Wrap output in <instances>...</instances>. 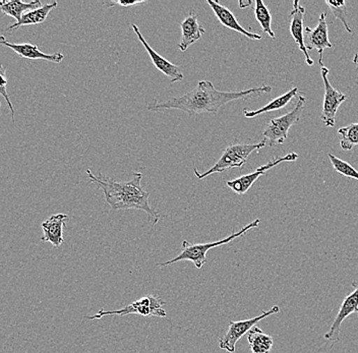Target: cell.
I'll return each instance as SVG.
<instances>
[{
	"label": "cell",
	"instance_id": "ac0fdd59",
	"mask_svg": "<svg viewBox=\"0 0 358 353\" xmlns=\"http://www.w3.org/2000/svg\"><path fill=\"white\" fill-rule=\"evenodd\" d=\"M57 2L55 1L52 2V3L44 4L42 8H37V10H31V12L26 13L22 15V19L20 20L19 22H15V23L10 24V26L6 29V31L13 32V31L17 30V29L21 28V27L43 24L44 22L46 21L47 17H48L51 10L57 8Z\"/></svg>",
	"mask_w": 358,
	"mask_h": 353
},
{
	"label": "cell",
	"instance_id": "7402d4cb",
	"mask_svg": "<svg viewBox=\"0 0 358 353\" xmlns=\"http://www.w3.org/2000/svg\"><path fill=\"white\" fill-rule=\"evenodd\" d=\"M255 17L261 24V28L268 37L275 39V33L272 30V15L268 12V8L263 0H257L256 6L254 8Z\"/></svg>",
	"mask_w": 358,
	"mask_h": 353
},
{
	"label": "cell",
	"instance_id": "cb8c5ba5",
	"mask_svg": "<svg viewBox=\"0 0 358 353\" xmlns=\"http://www.w3.org/2000/svg\"><path fill=\"white\" fill-rule=\"evenodd\" d=\"M327 6L330 8L331 12H332L333 15L336 19L339 20L342 24H343L344 28L347 32L352 34V29L349 26L348 20V10H347L346 2L345 1H332V0H326Z\"/></svg>",
	"mask_w": 358,
	"mask_h": 353
},
{
	"label": "cell",
	"instance_id": "9c48e42d",
	"mask_svg": "<svg viewBox=\"0 0 358 353\" xmlns=\"http://www.w3.org/2000/svg\"><path fill=\"white\" fill-rule=\"evenodd\" d=\"M299 159V154L292 153L287 154L283 157H276L274 159L268 161L267 164L257 168L256 171L252 173L245 174V175L241 176V178H235L234 180H228L226 185L229 187L231 191L239 196L248 193V189L252 187V185L259 180V176L265 175L266 173L273 167L277 166L280 163L283 162H293V161Z\"/></svg>",
	"mask_w": 358,
	"mask_h": 353
},
{
	"label": "cell",
	"instance_id": "e0dca14e",
	"mask_svg": "<svg viewBox=\"0 0 358 353\" xmlns=\"http://www.w3.org/2000/svg\"><path fill=\"white\" fill-rule=\"evenodd\" d=\"M181 41L178 44L179 50L185 52L189 46L196 43L203 37L206 30L199 23L198 17L194 10H190L189 15L180 23Z\"/></svg>",
	"mask_w": 358,
	"mask_h": 353
},
{
	"label": "cell",
	"instance_id": "83f0119b",
	"mask_svg": "<svg viewBox=\"0 0 358 353\" xmlns=\"http://www.w3.org/2000/svg\"><path fill=\"white\" fill-rule=\"evenodd\" d=\"M353 64H355V66H357V69H358V52L355 53V57H353L352 59Z\"/></svg>",
	"mask_w": 358,
	"mask_h": 353
},
{
	"label": "cell",
	"instance_id": "4fadbf2b",
	"mask_svg": "<svg viewBox=\"0 0 358 353\" xmlns=\"http://www.w3.org/2000/svg\"><path fill=\"white\" fill-rule=\"evenodd\" d=\"M304 15H306V8L301 6V2L293 1L292 10L290 13V34L292 36L293 40L295 43L299 47V50L303 53L306 57V62L308 66H313L315 62L312 57L308 55V48L306 46V41H304L303 33V21Z\"/></svg>",
	"mask_w": 358,
	"mask_h": 353
},
{
	"label": "cell",
	"instance_id": "44dd1931",
	"mask_svg": "<svg viewBox=\"0 0 358 353\" xmlns=\"http://www.w3.org/2000/svg\"><path fill=\"white\" fill-rule=\"evenodd\" d=\"M248 340L252 353H268L272 350L274 343L272 337L265 334L257 326L248 332Z\"/></svg>",
	"mask_w": 358,
	"mask_h": 353
},
{
	"label": "cell",
	"instance_id": "30bf717a",
	"mask_svg": "<svg viewBox=\"0 0 358 353\" xmlns=\"http://www.w3.org/2000/svg\"><path fill=\"white\" fill-rule=\"evenodd\" d=\"M306 46L308 50H317L320 55V64L324 66L323 57L324 49L333 48V44L329 40V27L327 23V13L320 17L319 23L315 29L306 28Z\"/></svg>",
	"mask_w": 358,
	"mask_h": 353
},
{
	"label": "cell",
	"instance_id": "7a4b0ae2",
	"mask_svg": "<svg viewBox=\"0 0 358 353\" xmlns=\"http://www.w3.org/2000/svg\"><path fill=\"white\" fill-rule=\"evenodd\" d=\"M86 173L90 182L103 192L105 201L114 211L141 210L148 214L152 225L157 224L160 220V213L150 205V194L143 189V173L141 172H134L133 178L127 182H116L101 171L95 175L87 169Z\"/></svg>",
	"mask_w": 358,
	"mask_h": 353
},
{
	"label": "cell",
	"instance_id": "4316f807",
	"mask_svg": "<svg viewBox=\"0 0 358 353\" xmlns=\"http://www.w3.org/2000/svg\"><path fill=\"white\" fill-rule=\"evenodd\" d=\"M145 2H147L145 0H142V1H125V0L118 1V0H111V1L105 2L104 6L107 8H111L114 6H122V8H131V6H141V4H144Z\"/></svg>",
	"mask_w": 358,
	"mask_h": 353
},
{
	"label": "cell",
	"instance_id": "7c38bea8",
	"mask_svg": "<svg viewBox=\"0 0 358 353\" xmlns=\"http://www.w3.org/2000/svg\"><path fill=\"white\" fill-rule=\"evenodd\" d=\"M352 286L355 288V291L351 292L349 296L344 298L339 312H338L337 316H336L334 322L331 326L330 331L324 334V339H327V340L339 341L340 328H341L344 319L348 318L353 312H358V282L355 281Z\"/></svg>",
	"mask_w": 358,
	"mask_h": 353
},
{
	"label": "cell",
	"instance_id": "f1b7e54d",
	"mask_svg": "<svg viewBox=\"0 0 358 353\" xmlns=\"http://www.w3.org/2000/svg\"><path fill=\"white\" fill-rule=\"evenodd\" d=\"M252 2H250V1H248V3H246V2H245V3H243V1L239 2V6H241V8H243V6H252Z\"/></svg>",
	"mask_w": 358,
	"mask_h": 353
},
{
	"label": "cell",
	"instance_id": "2e32d148",
	"mask_svg": "<svg viewBox=\"0 0 358 353\" xmlns=\"http://www.w3.org/2000/svg\"><path fill=\"white\" fill-rule=\"evenodd\" d=\"M67 220L69 216L64 213L55 214L45 220L41 224L43 229L41 241L51 243L55 247H59L64 245V229L66 226Z\"/></svg>",
	"mask_w": 358,
	"mask_h": 353
},
{
	"label": "cell",
	"instance_id": "d4e9b609",
	"mask_svg": "<svg viewBox=\"0 0 358 353\" xmlns=\"http://www.w3.org/2000/svg\"><path fill=\"white\" fill-rule=\"evenodd\" d=\"M328 156L329 159L331 161V164H332L333 168H334L336 172L345 176L347 178L358 180V171L352 165L349 164L346 161L336 157L333 154L329 153Z\"/></svg>",
	"mask_w": 358,
	"mask_h": 353
},
{
	"label": "cell",
	"instance_id": "5bb4252c",
	"mask_svg": "<svg viewBox=\"0 0 358 353\" xmlns=\"http://www.w3.org/2000/svg\"><path fill=\"white\" fill-rule=\"evenodd\" d=\"M207 3L209 4L210 8H212L217 19H218L219 23L225 27V28L230 29V30L234 31V32L239 33V34L245 36L248 39L252 40V41H259L262 40V36L257 34V33L250 32V31L245 30L241 24L237 22L236 17L234 15V13L219 3L218 1H213V0H207Z\"/></svg>",
	"mask_w": 358,
	"mask_h": 353
},
{
	"label": "cell",
	"instance_id": "484cf974",
	"mask_svg": "<svg viewBox=\"0 0 358 353\" xmlns=\"http://www.w3.org/2000/svg\"><path fill=\"white\" fill-rule=\"evenodd\" d=\"M0 80H1V82H0V93H1L6 103H8V108H10V110L11 118H13V122H15V108H13V103H11L8 90H6V85L8 84V80L6 79V71L3 66H0Z\"/></svg>",
	"mask_w": 358,
	"mask_h": 353
},
{
	"label": "cell",
	"instance_id": "ffe728a7",
	"mask_svg": "<svg viewBox=\"0 0 358 353\" xmlns=\"http://www.w3.org/2000/svg\"><path fill=\"white\" fill-rule=\"evenodd\" d=\"M299 92V89L297 88V87H295V88L291 89L290 91H288L287 93L275 98V99L268 102V104H266L265 106L262 107V108L252 111L243 109V114H245L246 118H255L257 117V116L262 115V114L272 113V111L281 110V109L285 108V107L289 104L293 98L296 97Z\"/></svg>",
	"mask_w": 358,
	"mask_h": 353
},
{
	"label": "cell",
	"instance_id": "ba28073f",
	"mask_svg": "<svg viewBox=\"0 0 358 353\" xmlns=\"http://www.w3.org/2000/svg\"><path fill=\"white\" fill-rule=\"evenodd\" d=\"M328 68L321 66L322 78L324 80V95L323 101V110H322L321 120L327 127H333L336 124V114L342 103L345 102L347 96L334 88L329 80Z\"/></svg>",
	"mask_w": 358,
	"mask_h": 353
},
{
	"label": "cell",
	"instance_id": "9a60e30c",
	"mask_svg": "<svg viewBox=\"0 0 358 353\" xmlns=\"http://www.w3.org/2000/svg\"><path fill=\"white\" fill-rule=\"evenodd\" d=\"M0 44H1L2 46L8 47V48L11 49L13 52L17 53V55H20V57L22 58H26V59L46 60V62L57 64L64 62V58H66V57L60 52L53 53V55H46V53L41 52L39 48H38V46L34 45V44L10 43V42L6 41L3 36L0 37Z\"/></svg>",
	"mask_w": 358,
	"mask_h": 353
},
{
	"label": "cell",
	"instance_id": "52a82bcc",
	"mask_svg": "<svg viewBox=\"0 0 358 353\" xmlns=\"http://www.w3.org/2000/svg\"><path fill=\"white\" fill-rule=\"evenodd\" d=\"M279 312L280 308L278 305H274L271 310L263 312L259 316L255 317V318L243 319V321L230 322L227 332L219 340V347L230 353L235 352L237 342L241 340L245 334H248V332L252 328L256 327L259 322L268 318V316H272V315L278 314Z\"/></svg>",
	"mask_w": 358,
	"mask_h": 353
},
{
	"label": "cell",
	"instance_id": "8992f818",
	"mask_svg": "<svg viewBox=\"0 0 358 353\" xmlns=\"http://www.w3.org/2000/svg\"><path fill=\"white\" fill-rule=\"evenodd\" d=\"M166 303L160 298V296L150 294L143 296L142 298L134 301L131 305L116 310H101L97 314L92 317H87L89 319H100L108 316H127V315H140L143 317H158L166 318L167 312L164 310Z\"/></svg>",
	"mask_w": 358,
	"mask_h": 353
},
{
	"label": "cell",
	"instance_id": "5b68a950",
	"mask_svg": "<svg viewBox=\"0 0 358 353\" xmlns=\"http://www.w3.org/2000/svg\"><path fill=\"white\" fill-rule=\"evenodd\" d=\"M306 99L303 96H299L294 108L287 114L273 118L263 131L264 138L268 146L282 145L288 138L291 127L301 120L302 110L306 106Z\"/></svg>",
	"mask_w": 358,
	"mask_h": 353
},
{
	"label": "cell",
	"instance_id": "3957f363",
	"mask_svg": "<svg viewBox=\"0 0 358 353\" xmlns=\"http://www.w3.org/2000/svg\"><path fill=\"white\" fill-rule=\"evenodd\" d=\"M259 223H261V220L256 219V220L252 221V222L246 225V226L239 230V231L234 232L231 236H227V238H224V240L213 241V243H189V241L183 240L182 251L179 252L178 257H176L173 260L158 264L157 266L160 268H164L167 267V266L172 265V264L181 262V261H189V262L194 264L196 269H201V267L207 263V254L210 250L231 243L232 240H236L237 238H241V236H243V234L250 231V230L259 226Z\"/></svg>",
	"mask_w": 358,
	"mask_h": 353
},
{
	"label": "cell",
	"instance_id": "8fae6325",
	"mask_svg": "<svg viewBox=\"0 0 358 353\" xmlns=\"http://www.w3.org/2000/svg\"><path fill=\"white\" fill-rule=\"evenodd\" d=\"M131 24L134 33H136V37L138 38L141 43H142L143 46L145 47V51H147L150 58H151L153 66H155L158 71H160L163 75H166L172 84H173V82H180V80L185 79V75H183L182 71H180V69H179L176 64H171V62L165 59L164 57L158 55V53H157L156 51L149 45V43H148L147 40L145 39L144 36L141 33L140 29L138 28V26H136V24Z\"/></svg>",
	"mask_w": 358,
	"mask_h": 353
},
{
	"label": "cell",
	"instance_id": "603a6c76",
	"mask_svg": "<svg viewBox=\"0 0 358 353\" xmlns=\"http://www.w3.org/2000/svg\"><path fill=\"white\" fill-rule=\"evenodd\" d=\"M338 135L341 136L340 146L344 151H351L358 146V122L338 129Z\"/></svg>",
	"mask_w": 358,
	"mask_h": 353
},
{
	"label": "cell",
	"instance_id": "6da1fadb",
	"mask_svg": "<svg viewBox=\"0 0 358 353\" xmlns=\"http://www.w3.org/2000/svg\"><path fill=\"white\" fill-rule=\"evenodd\" d=\"M271 92V86H262L241 92H222L217 90L210 80H200L194 90L179 97L169 98L164 102L154 100L148 104L147 109L153 113H162L176 109L183 111L189 116L201 113L217 114L219 109L228 103L236 100H246L252 96L259 97L263 94H268Z\"/></svg>",
	"mask_w": 358,
	"mask_h": 353
},
{
	"label": "cell",
	"instance_id": "277c9868",
	"mask_svg": "<svg viewBox=\"0 0 358 353\" xmlns=\"http://www.w3.org/2000/svg\"><path fill=\"white\" fill-rule=\"evenodd\" d=\"M266 145L267 143L265 140L263 142L257 143V144L237 143V144L230 145L229 147L224 150L222 156L215 163L214 166L203 173H200L198 168H194V175L198 178V180H203L212 174L222 173V172L234 168H241L248 162V158L254 152L265 148Z\"/></svg>",
	"mask_w": 358,
	"mask_h": 353
},
{
	"label": "cell",
	"instance_id": "d6986e66",
	"mask_svg": "<svg viewBox=\"0 0 358 353\" xmlns=\"http://www.w3.org/2000/svg\"><path fill=\"white\" fill-rule=\"evenodd\" d=\"M43 4L39 0H34L31 2H22L20 0H10V1H0V10L3 15H10L15 22H19L24 13L33 10L42 8Z\"/></svg>",
	"mask_w": 358,
	"mask_h": 353
}]
</instances>
